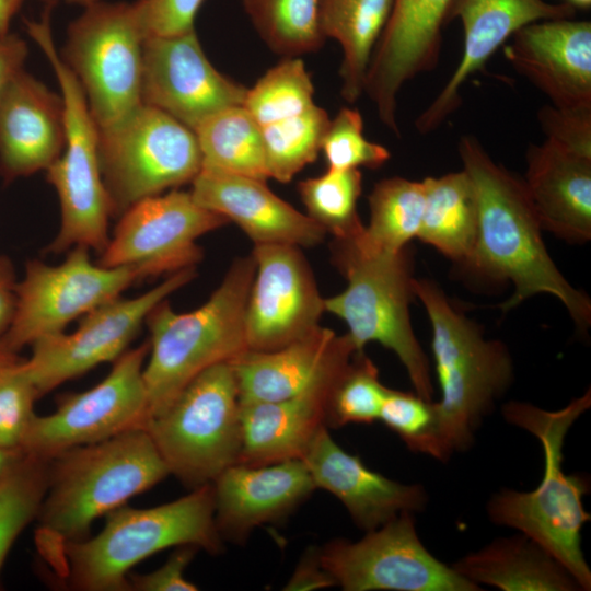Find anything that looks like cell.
<instances>
[{
	"instance_id": "3957f363",
	"label": "cell",
	"mask_w": 591,
	"mask_h": 591,
	"mask_svg": "<svg viewBox=\"0 0 591 591\" xmlns=\"http://www.w3.org/2000/svg\"><path fill=\"white\" fill-rule=\"evenodd\" d=\"M170 471L146 428L65 450L48 462L37 519L39 538L88 537L92 523L161 480Z\"/></svg>"
},
{
	"instance_id": "5bb4252c",
	"label": "cell",
	"mask_w": 591,
	"mask_h": 591,
	"mask_svg": "<svg viewBox=\"0 0 591 591\" xmlns=\"http://www.w3.org/2000/svg\"><path fill=\"white\" fill-rule=\"evenodd\" d=\"M149 350V341L126 350L99 384L62 397L49 415H35L21 450L50 459L70 448L146 428L150 416L143 368Z\"/></svg>"
},
{
	"instance_id": "836d02e7",
	"label": "cell",
	"mask_w": 591,
	"mask_h": 591,
	"mask_svg": "<svg viewBox=\"0 0 591 591\" xmlns=\"http://www.w3.org/2000/svg\"><path fill=\"white\" fill-rule=\"evenodd\" d=\"M265 44L283 57L320 49L325 36L321 28V0H240Z\"/></svg>"
},
{
	"instance_id": "484cf974",
	"label": "cell",
	"mask_w": 591,
	"mask_h": 591,
	"mask_svg": "<svg viewBox=\"0 0 591 591\" xmlns=\"http://www.w3.org/2000/svg\"><path fill=\"white\" fill-rule=\"evenodd\" d=\"M65 144L60 94L24 70L0 104V173L5 181L46 171Z\"/></svg>"
},
{
	"instance_id": "52a82bcc",
	"label": "cell",
	"mask_w": 591,
	"mask_h": 591,
	"mask_svg": "<svg viewBox=\"0 0 591 591\" xmlns=\"http://www.w3.org/2000/svg\"><path fill=\"white\" fill-rule=\"evenodd\" d=\"M332 255L347 286L340 293L325 298V311L346 323L357 352L371 341L393 351L406 369L415 393L432 401L429 361L409 315L415 293L406 248L396 254L372 252L355 236L334 240Z\"/></svg>"
},
{
	"instance_id": "d6986e66",
	"label": "cell",
	"mask_w": 591,
	"mask_h": 591,
	"mask_svg": "<svg viewBox=\"0 0 591 591\" xmlns=\"http://www.w3.org/2000/svg\"><path fill=\"white\" fill-rule=\"evenodd\" d=\"M452 1L393 0L363 92L374 104L380 120L397 136V94L408 80L437 66Z\"/></svg>"
},
{
	"instance_id": "7dc6e473",
	"label": "cell",
	"mask_w": 591,
	"mask_h": 591,
	"mask_svg": "<svg viewBox=\"0 0 591 591\" xmlns=\"http://www.w3.org/2000/svg\"><path fill=\"white\" fill-rule=\"evenodd\" d=\"M27 44L15 34L0 35V104L15 78L23 71Z\"/></svg>"
},
{
	"instance_id": "277c9868",
	"label": "cell",
	"mask_w": 591,
	"mask_h": 591,
	"mask_svg": "<svg viewBox=\"0 0 591 591\" xmlns=\"http://www.w3.org/2000/svg\"><path fill=\"white\" fill-rule=\"evenodd\" d=\"M255 267L252 254L233 260L219 287L194 311L176 312L165 299L149 313L143 380L150 418L200 372L247 350L244 316Z\"/></svg>"
},
{
	"instance_id": "ffe728a7",
	"label": "cell",
	"mask_w": 591,
	"mask_h": 591,
	"mask_svg": "<svg viewBox=\"0 0 591 591\" xmlns=\"http://www.w3.org/2000/svg\"><path fill=\"white\" fill-rule=\"evenodd\" d=\"M356 352L352 344L344 348L306 387L289 398L240 403L239 463L266 465L302 459L316 433L327 427L332 391Z\"/></svg>"
},
{
	"instance_id": "2e32d148",
	"label": "cell",
	"mask_w": 591,
	"mask_h": 591,
	"mask_svg": "<svg viewBox=\"0 0 591 591\" xmlns=\"http://www.w3.org/2000/svg\"><path fill=\"white\" fill-rule=\"evenodd\" d=\"M196 268L171 274L144 293L117 297L83 315L78 328L43 337L23 361L38 395L100 363L115 361L136 337L152 309L196 277Z\"/></svg>"
},
{
	"instance_id": "f5cc1de1",
	"label": "cell",
	"mask_w": 591,
	"mask_h": 591,
	"mask_svg": "<svg viewBox=\"0 0 591 591\" xmlns=\"http://www.w3.org/2000/svg\"><path fill=\"white\" fill-rule=\"evenodd\" d=\"M565 2L569 3L575 9H587L591 5V0H566Z\"/></svg>"
},
{
	"instance_id": "f35d334b",
	"label": "cell",
	"mask_w": 591,
	"mask_h": 591,
	"mask_svg": "<svg viewBox=\"0 0 591 591\" xmlns=\"http://www.w3.org/2000/svg\"><path fill=\"white\" fill-rule=\"evenodd\" d=\"M389 387L364 351L356 352L336 382L327 406V427L372 424L379 420Z\"/></svg>"
},
{
	"instance_id": "74e56055",
	"label": "cell",
	"mask_w": 591,
	"mask_h": 591,
	"mask_svg": "<svg viewBox=\"0 0 591 591\" xmlns=\"http://www.w3.org/2000/svg\"><path fill=\"white\" fill-rule=\"evenodd\" d=\"M314 85L302 59L285 57L247 89L243 106L265 126L314 105Z\"/></svg>"
},
{
	"instance_id": "f546056e",
	"label": "cell",
	"mask_w": 591,
	"mask_h": 591,
	"mask_svg": "<svg viewBox=\"0 0 591 591\" xmlns=\"http://www.w3.org/2000/svg\"><path fill=\"white\" fill-rule=\"evenodd\" d=\"M425 208L417 237L450 259L467 265L478 234V205L474 185L462 170L426 177Z\"/></svg>"
},
{
	"instance_id": "ba28073f",
	"label": "cell",
	"mask_w": 591,
	"mask_h": 591,
	"mask_svg": "<svg viewBox=\"0 0 591 591\" xmlns=\"http://www.w3.org/2000/svg\"><path fill=\"white\" fill-rule=\"evenodd\" d=\"M49 16L48 8L40 21H26L28 35L53 68L65 109L63 149L46 170L47 182L59 198L61 221L46 252L60 254L85 246L101 254L109 240L113 215L101 172L99 128L81 85L56 49Z\"/></svg>"
},
{
	"instance_id": "4316f807",
	"label": "cell",
	"mask_w": 591,
	"mask_h": 591,
	"mask_svg": "<svg viewBox=\"0 0 591 591\" xmlns=\"http://www.w3.org/2000/svg\"><path fill=\"white\" fill-rule=\"evenodd\" d=\"M542 230L571 243L591 237V158L552 140L531 144L522 181Z\"/></svg>"
},
{
	"instance_id": "db71d44e",
	"label": "cell",
	"mask_w": 591,
	"mask_h": 591,
	"mask_svg": "<svg viewBox=\"0 0 591 591\" xmlns=\"http://www.w3.org/2000/svg\"><path fill=\"white\" fill-rule=\"evenodd\" d=\"M65 1L71 4L82 5L84 8L95 2L103 1V0H65Z\"/></svg>"
},
{
	"instance_id": "7c38bea8",
	"label": "cell",
	"mask_w": 591,
	"mask_h": 591,
	"mask_svg": "<svg viewBox=\"0 0 591 591\" xmlns=\"http://www.w3.org/2000/svg\"><path fill=\"white\" fill-rule=\"evenodd\" d=\"M322 567L345 591H480L437 559L418 537L413 512H402L359 541L317 547Z\"/></svg>"
},
{
	"instance_id": "d4e9b609",
	"label": "cell",
	"mask_w": 591,
	"mask_h": 591,
	"mask_svg": "<svg viewBox=\"0 0 591 591\" xmlns=\"http://www.w3.org/2000/svg\"><path fill=\"white\" fill-rule=\"evenodd\" d=\"M316 488L333 494L355 524L374 530L402 512H420L428 495L418 484H402L368 468L358 455L341 449L323 427L301 459Z\"/></svg>"
},
{
	"instance_id": "8d00e7d4",
	"label": "cell",
	"mask_w": 591,
	"mask_h": 591,
	"mask_svg": "<svg viewBox=\"0 0 591 591\" xmlns=\"http://www.w3.org/2000/svg\"><path fill=\"white\" fill-rule=\"evenodd\" d=\"M48 462L23 453L0 479V571L18 536L38 515L48 485Z\"/></svg>"
},
{
	"instance_id": "681fc988",
	"label": "cell",
	"mask_w": 591,
	"mask_h": 591,
	"mask_svg": "<svg viewBox=\"0 0 591 591\" xmlns=\"http://www.w3.org/2000/svg\"><path fill=\"white\" fill-rule=\"evenodd\" d=\"M24 0H0V35L10 32V25Z\"/></svg>"
},
{
	"instance_id": "1f68e13d",
	"label": "cell",
	"mask_w": 591,
	"mask_h": 591,
	"mask_svg": "<svg viewBox=\"0 0 591 591\" xmlns=\"http://www.w3.org/2000/svg\"><path fill=\"white\" fill-rule=\"evenodd\" d=\"M194 132L201 153V169L268 178L260 126L243 105L208 116Z\"/></svg>"
},
{
	"instance_id": "d6a6232c",
	"label": "cell",
	"mask_w": 591,
	"mask_h": 591,
	"mask_svg": "<svg viewBox=\"0 0 591 591\" xmlns=\"http://www.w3.org/2000/svg\"><path fill=\"white\" fill-rule=\"evenodd\" d=\"M370 221L356 236L366 250L396 254L417 237L425 208L424 183L404 177L378 182L369 197Z\"/></svg>"
},
{
	"instance_id": "603a6c76",
	"label": "cell",
	"mask_w": 591,
	"mask_h": 591,
	"mask_svg": "<svg viewBox=\"0 0 591 591\" xmlns=\"http://www.w3.org/2000/svg\"><path fill=\"white\" fill-rule=\"evenodd\" d=\"M212 487L217 529L233 543H244L254 529L289 515L317 489L301 459L266 465L236 463Z\"/></svg>"
},
{
	"instance_id": "8992f818",
	"label": "cell",
	"mask_w": 591,
	"mask_h": 591,
	"mask_svg": "<svg viewBox=\"0 0 591 591\" xmlns=\"http://www.w3.org/2000/svg\"><path fill=\"white\" fill-rule=\"evenodd\" d=\"M432 328L431 349L441 398L434 402L444 461L473 443L476 429L513 380L508 348L484 337L480 327L455 310L442 289L414 278Z\"/></svg>"
},
{
	"instance_id": "f6af8a7d",
	"label": "cell",
	"mask_w": 591,
	"mask_h": 591,
	"mask_svg": "<svg viewBox=\"0 0 591 591\" xmlns=\"http://www.w3.org/2000/svg\"><path fill=\"white\" fill-rule=\"evenodd\" d=\"M199 548L182 545L158 569L143 575L129 573L127 590L136 591H195L198 587L188 581L185 569Z\"/></svg>"
},
{
	"instance_id": "60d3db41",
	"label": "cell",
	"mask_w": 591,
	"mask_h": 591,
	"mask_svg": "<svg viewBox=\"0 0 591 591\" xmlns=\"http://www.w3.org/2000/svg\"><path fill=\"white\" fill-rule=\"evenodd\" d=\"M323 151L328 170L378 169L390 159V151L382 144L363 136L361 114L354 108L343 107L331 119L324 135Z\"/></svg>"
},
{
	"instance_id": "4dcf8cb0",
	"label": "cell",
	"mask_w": 591,
	"mask_h": 591,
	"mask_svg": "<svg viewBox=\"0 0 591 591\" xmlns=\"http://www.w3.org/2000/svg\"><path fill=\"white\" fill-rule=\"evenodd\" d=\"M392 5L393 0H321L322 32L343 49L340 93L349 103L363 93L367 71Z\"/></svg>"
},
{
	"instance_id": "bcb514c9",
	"label": "cell",
	"mask_w": 591,
	"mask_h": 591,
	"mask_svg": "<svg viewBox=\"0 0 591 591\" xmlns=\"http://www.w3.org/2000/svg\"><path fill=\"white\" fill-rule=\"evenodd\" d=\"M335 581L322 567L317 547L308 548L283 590L306 591L334 587Z\"/></svg>"
},
{
	"instance_id": "30bf717a",
	"label": "cell",
	"mask_w": 591,
	"mask_h": 591,
	"mask_svg": "<svg viewBox=\"0 0 591 591\" xmlns=\"http://www.w3.org/2000/svg\"><path fill=\"white\" fill-rule=\"evenodd\" d=\"M144 39L136 1L95 2L68 26L61 58L81 85L99 130L142 104Z\"/></svg>"
},
{
	"instance_id": "d590c367",
	"label": "cell",
	"mask_w": 591,
	"mask_h": 591,
	"mask_svg": "<svg viewBox=\"0 0 591 591\" xmlns=\"http://www.w3.org/2000/svg\"><path fill=\"white\" fill-rule=\"evenodd\" d=\"M362 190V175L358 169L328 170L298 184V192L308 216L334 240H347L360 234L362 224L357 202Z\"/></svg>"
},
{
	"instance_id": "7bdbcfd3",
	"label": "cell",
	"mask_w": 591,
	"mask_h": 591,
	"mask_svg": "<svg viewBox=\"0 0 591 591\" xmlns=\"http://www.w3.org/2000/svg\"><path fill=\"white\" fill-rule=\"evenodd\" d=\"M537 119L546 139L591 158V107L546 105L538 111Z\"/></svg>"
},
{
	"instance_id": "7a4b0ae2",
	"label": "cell",
	"mask_w": 591,
	"mask_h": 591,
	"mask_svg": "<svg viewBox=\"0 0 591 591\" xmlns=\"http://www.w3.org/2000/svg\"><path fill=\"white\" fill-rule=\"evenodd\" d=\"M590 407V389L553 412L524 402L505 404L502 415L507 422L529 431L541 442L544 475L533 490L502 489L487 505L493 523L513 528L535 541L584 591L591 589V570L581 548V530L591 519L582 503L589 482L579 474L564 472L563 448L571 426Z\"/></svg>"
},
{
	"instance_id": "4fadbf2b",
	"label": "cell",
	"mask_w": 591,
	"mask_h": 591,
	"mask_svg": "<svg viewBox=\"0 0 591 591\" xmlns=\"http://www.w3.org/2000/svg\"><path fill=\"white\" fill-rule=\"evenodd\" d=\"M141 279L132 267L92 263L89 248L74 246L56 266L30 260L16 283V306L0 347L15 352L36 340L63 332L74 318L117 298Z\"/></svg>"
},
{
	"instance_id": "e0dca14e",
	"label": "cell",
	"mask_w": 591,
	"mask_h": 591,
	"mask_svg": "<svg viewBox=\"0 0 591 591\" xmlns=\"http://www.w3.org/2000/svg\"><path fill=\"white\" fill-rule=\"evenodd\" d=\"M251 254L256 267L244 316L247 350H276L315 332L325 299L301 248L259 244Z\"/></svg>"
},
{
	"instance_id": "c3c4849f",
	"label": "cell",
	"mask_w": 591,
	"mask_h": 591,
	"mask_svg": "<svg viewBox=\"0 0 591 591\" xmlns=\"http://www.w3.org/2000/svg\"><path fill=\"white\" fill-rule=\"evenodd\" d=\"M16 283L11 262L0 254V339L8 331L15 312Z\"/></svg>"
},
{
	"instance_id": "ac0fdd59",
	"label": "cell",
	"mask_w": 591,
	"mask_h": 591,
	"mask_svg": "<svg viewBox=\"0 0 591 591\" xmlns=\"http://www.w3.org/2000/svg\"><path fill=\"white\" fill-rule=\"evenodd\" d=\"M247 88L219 72L195 28L143 43L141 101L194 129L208 116L243 105Z\"/></svg>"
},
{
	"instance_id": "83f0119b",
	"label": "cell",
	"mask_w": 591,
	"mask_h": 591,
	"mask_svg": "<svg viewBox=\"0 0 591 591\" xmlns=\"http://www.w3.org/2000/svg\"><path fill=\"white\" fill-rule=\"evenodd\" d=\"M347 334L320 326L306 337L271 351L246 350L231 360L240 403L274 402L300 393L347 346Z\"/></svg>"
},
{
	"instance_id": "7402d4cb",
	"label": "cell",
	"mask_w": 591,
	"mask_h": 591,
	"mask_svg": "<svg viewBox=\"0 0 591 591\" xmlns=\"http://www.w3.org/2000/svg\"><path fill=\"white\" fill-rule=\"evenodd\" d=\"M572 19L523 26L511 37L505 56L552 105L591 107V23Z\"/></svg>"
},
{
	"instance_id": "cb8c5ba5",
	"label": "cell",
	"mask_w": 591,
	"mask_h": 591,
	"mask_svg": "<svg viewBox=\"0 0 591 591\" xmlns=\"http://www.w3.org/2000/svg\"><path fill=\"white\" fill-rule=\"evenodd\" d=\"M190 194L201 207L233 221L254 245L289 244L312 247L326 231L274 194L266 181L211 169H201Z\"/></svg>"
},
{
	"instance_id": "44dd1931",
	"label": "cell",
	"mask_w": 591,
	"mask_h": 591,
	"mask_svg": "<svg viewBox=\"0 0 591 591\" xmlns=\"http://www.w3.org/2000/svg\"><path fill=\"white\" fill-rule=\"evenodd\" d=\"M576 9L567 2L544 0H453L448 22L463 26L461 60L431 104L418 116L417 130L425 135L438 129L462 103L461 88L513 34L533 22L572 19Z\"/></svg>"
},
{
	"instance_id": "ee69618b",
	"label": "cell",
	"mask_w": 591,
	"mask_h": 591,
	"mask_svg": "<svg viewBox=\"0 0 591 591\" xmlns=\"http://www.w3.org/2000/svg\"><path fill=\"white\" fill-rule=\"evenodd\" d=\"M206 0H137L141 23L149 36H170L195 28Z\"/></svg>"
},
{
	"instance_id": "9c48e42d",
	"label": "cell",
	"mask_w": 591,
	"mask_h": 591,
	"mask_svg": "<svg viewBox=\"0 0 591 591\" xmlns=\"http://www.w3.org/2000/svg\"><path fill=\"white\" fill-rule=\"evenodd\" d=\"M170 474L190 489L212 483L239 463L242 449L239 389L230 361L195 376L146 426Z\"/></svg>"
},
{
	"instance_id": "e575fe53",
	"label": "cell",
	"mask_w": 591,
	"mask_h": 591,
	"mask_svg": "<svg viewBox=\"0 0 591 591\" xmlns=\"http://www.w3.org/2000/svg\"><path fill=\"white\" fill-rule=\"evenodd\" d=\"M329 121L326 111L314 104L301 114L262 126L268 178L289 183L313 163Z\"/></svg>"
},
{
	"instance_id": "f1b7e54d",
	"label": "cell",
	"mask_w": 591,
	"mask_h": 591,
	"mask_svg": "<svg viewBox=\"0 0 591 591\" xmlns=\"http://www.w3.org/2000/svg\"><path fill=\"white\" fill-rule=\"evenodd\" d=\"M452 567L479 587L487 584L502 591L581 590L554 556L523 533L497 538Z\"/></svg>"
},
{
	"instance_id": "b9f144b4",
	"label": "cell",
	"mask_w": 591,
	"mask_h": 591,
	"mask_svg": "<svg viewBox=\"0 0 591 591\" xmlns=\"http://www.w3.org/2000/svg\"><path fill=\"white\" fill-rule=\"evenodd\" d=\"M22 359L0 368V448L21 449L35 417L34 402L38 392Z\"/></svg>"
},
{
	"instance_id": "5b68a950",
	"label": "cell",
	"mask_w": 591,
	"mask_h": 591,
	"mask_svg": "<svg viewBox=\"0 0 591 591\" xmlns=\"http://www.w3.org/2000/svg\"><path fill=\"white\" fill-rule=\"evenodd\" d=\"M105 517L103 530L94 537L60 544V560L76 590H127L130 569L169 547L194 545L210 554L223 548L215 520L212 483L164 505H123Z\"/></svg>"
},
{
	"instance_id": "ab89813d",
	"label": "cell",
	"mask_w": 591,
	"mask_h": 591,
	"mask_svg": "<svg viewBox=\"0 0 591 591\" xmlns=\"http://www.w3.org/2000/svg\"><path fill=\"white\" fill-rule=\"evenodd\" d=\"M379 420L414 452L444 461L439 441L436 404L416 393L389 389Z\"/></svg>"
},
{
	"instance_id": "9a60e30c",
	"label": "cell",
	"mask_w": 591,
	"mask_h": 591,
	"mask_svg": "<svg viewBox=\"0 0 591 591\" xmlns=\"http://www.w3.org/2000/svg\"><path fill=\"white\" fill-rule=\"evenodd\" d=\"M228 223L198 205L190 192L174 188L126 209L96 263L132 267L141 279L196 268L204 256L197 240Z\"/></svg>"
},
{
	"instance_id": "8fae6325",
	"label": "cell",
	"mask_w": 591,
	"mask_h": 591,
	"mask_svg": "<svg viewBox=\"0 0 591 591\" xmlns=\"http://www.w3.org/2000/svg\"><path fill=\"white\" fill-rule=\"evenodd\" d=\"M99 154L112 215L118 217L146 197L192 183L202 167L195 132L143 103L99 130Z\"/></svg>"
},
{
	"instance_id": "f907efd6",
	"label": "cell",
	"mask_w": 591,
	"mask_h": 591,
	"mask_svg": "<svg viewBox=\"0 0 591 591\" xmlns=\"http://www.w3.org/2000/svg\"><path fill=\"white\" fill-rule=\"evenodd\" d=\"M21 449H3L0 448V479L14 465V463L23 455Z\"/></svg>"
},
{
	"instance_id": "816d5d0a",
	"label": "cell",
	"mask_w": 591,
	"mask_h": 591,
	"mask_svg": "<svg viewBox=\"0 0 591 591\" xmlns=\"http://www.w3.org/2000/svg\"><path fill=\"white\" fill-rule=\"evenodd\" d=\"M19 359L15 352L8 351L0 347V368L4 364H8L14 360Z\"/></svg>"
},
{
	"instance_id": "6da1fadb",
	"label": "cell",
	"mask_w": 591,
	"mask_h": 591,
	"mask_svg": "<svg viewBox=\"0 0 591 591\" xmlns=\"http://www.w3.org/2000/svg\"><path fill=\"white\" fill-rule=\"evenodd\" d=\"M457 148L478 205L477 241L466 266L512 282V296L500 305L503 312L548 293L565 305L580 331H587L591 301L566 280L548 255L523 182L497 164L474 136H463Z\"/></svg>"
}]
</instances>
